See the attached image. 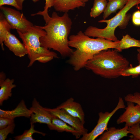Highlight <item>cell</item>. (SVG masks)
<instances>
[{
    "label": "cell",
    "instance_id": "obj_26",
    "mask_svg": "<svg viewBox=\"0 0 140 140\" xmlns=\"http://www.w3.org/2000/svg\"><path fill=\"white\" fill-rule=\"evenodd\" d=\"M15 126L14 123L3 129H0V140H5L9 134L13 133Z\"/></svg>",
    "mask_w": 140,
    "mask_h": 140
},
{
    "label": "cell",
    "instance_id": "obj_11",
    "mask_svg": "<svg viewBox=\"0 0 140 140\" xmlns=\"http://www.w3.org/2000/svg\"><path fill=\"white\" fill-rule=\"evenodd\" d=\"M56 108L63 109L71 115L79 118L84 125L85 123V114L81 104L71 97Z\"/></svg>",
    "mask_w": 140,
    "mask_h": 140
},
{
    "label": "cell",
    "instance_id": "obj_4",
    "mask_svg": "<svg viewBox=\"0 0 140 140\" xmlns=\"http://www.w3.org/2000/svg\"><path fill=\"white\" fill-rule=\"evenodd\" d=\"M17 31L27 51L30 60L28 67L36 61L45 63L58 58L56 53L41 46L40 38L46 34V32L39 26L33 25L24 33Z\"/></svg>",
    "mask_w": 140,
    "mask_h": 140
},
{
    "label": "cell",
    "instance_id": "obj_10",
    "mask_svg": "<svg viewBox=\"0 0 140 140\" xmlns=\"http://www.w3.org/2000/svg\"><path fill=\"white\" fill-rule=\"evenodd\" d=\"M29 109L32 112L30 117V123H38L47 125L51 123L53 115L42 107L36 98L33 99Z\"/></svg>",
    "mask_w": 140,
    "mask_h": 140
},
{
    "label": "cell",
    "instance_id": "obj_33",
    "mask_svg": "<svg viewBox=\"0 0 140 140\" xmlns=\"http://www.w3.org/2000/svg\"><path fill=\"white\" fill-rule=\"evenodd\" d=\"M137 59L139 64L140 65V52H138L137 54Z\"/></svg>",
    "mask_w": 140,
    "mask_h": 140
},
{
    "label": "cell",
    "instance_id": "obj_29",
    "mask_svg": "<svg viewBox=\"0 0 140 140\" xmlns=\"http://www.w3.org/2000/svg\"><path fill=\"white\" fill-rule=\"evenodd\" d=\"M5 5L12 6L17 9L20 10L16 0H0V7Z\"/></svg>",
    "mask_w": 140,
    "mask_h": 140
},
{
    "label": "cell",
    "instance_id": "obj_28",
    "mask_svg": "<svg viewBox=\"0 0 140 140\" xmlns=\"http://www.w3.org/2000/svg\"><path fill=\"white\" fill-rule=\"evenodd\" d=\"M14 119L4 117H0V129H3L14 123Z\"/></svg>",
    "mask_w": 140,
    "mask_h": 140
},
{
    "label": "cell",
    "instance_id": "obj_21",
    "mask_svg": "<svg viewBox=\"0 0 140 140\" xmlns=\"http://www.w3.org/2000/svg\"><path fill=\"white\" fill-rule=\"evenodd\" d=\"M107 0H94L93 6L90 13L91 17L96 18L104 12L106 7Z\"/></svg>",
    "mask_w": 140,
    "mask_h": 140
},
{
    "label": "cell",
    "instance_id": "obj_35",
    "mask_svg": "<svg viewBox=\"0 0 140 140\" xmlns=\"http://www.w3.org/2000/svg\"><path fill=\"white\" fill-rule=\"evenodd\" d=\"M137 51L138 52H140V48L137 49Z\"/></svg>",
    "mask_w": 140,
    "mask_h": 140
},
{
    "label": "cell",
    "instance_id": "obj_15",
    "mask_svg": "<svg viewBox=\"0 0 140 140\" xmlns=\"http://www.w3.org/2000/svg\"><path fill=\"white\" fill-rule=\"evenodd\" d=\"M53 7L57 11L68 12L69 11L84 7L85 3L81 0H54Z\"/></svg>",
    "mask_w": 140,
    "mask_h": 140
},
{
    "label": "cell",
    "instance_id": "obj_12",
    "mask_svg": "<svg viewBox=\"0 0 140 140\" xmlns=\"http://www.w3.org/2000/svg\"><path fill=\"white\" fill-rule=\"evenodd\" d=\"M4 43L16 56L22 57L27 54V51L24 44L13 34L9 32Z\"/></svg>",
    "mask_w": 140,
    "mask_h": 140
},
{
    "label": "cell",
    "instance_id": "obj_2",
    "mask_svg": "<svg viewBox=\"0 0 140 140\" xmlns=\"http://www.w3.org/2000/svg\"><path fill=\"white\" fill-rule=\"evenodd\" d=\"M72 24L68 12L60 16L53 12L45 26H39L46 32L40 38L41 46L58 52L63 57H69L73 51L69 45L68 37Z\"/></svg>",
    "mask_w": 140,
    "mask_h": 140
},
{
    "label": "cell",
    "instance_id": "obj_27",
    "mask_svg": "<svg viewBox=\"0 0 140 140\" xmlns=\"http://www.w3.org/2000/svg\"><path fill=\"white\" fill-rule=\"evenodd\" d=\"M124 99L127 102H131L140 105V93L139 92H136L133 94H129L125 97Z\"/></svg>",
    "mask_w": 140,
    "mask_h": 140
},
{
    "label": "cell",
    "instance_id": "obj_32",
    "mask_svg": "<svg viewBox=\"0 0 140 140\" xmlns=\"http://www.w3.org/2000/svg\"><path fill=\"white\" fill-rule=\"evenodd\" d=\"M6 79L5 74L3 72H1L0 74V82L4 81Z\"/></svg>",
    "mask_w": 140,
    "mask_h": 140
},
{
    "label": "cell",
    "instance_id": "obj_20",
    "mask_svg": "<svg viewBox=\"0 0 140 140\" xmlns=\"http://www.w3.org/2000/svg\"><path fill=\"white\" fill-rule=\"evenodd\" d=\"M133 47L140 48V40L132 38L128 34L123 36L120 41L119 52Z\"/></svg>",
    "mask_w": 140,
    "mask_h": 140
},
{
    "label": "cell",
    "instance_id": "obj_30",
    "mask_svg": "<svg viewBox=\"0 0 140 140\" xmlns=\"http://www.w3.org/2000/svg\"><path fill=\"white\" fill-rule=\"evenodd\" d=\"M132 21L134 24L140 26V11L138 10L134 12L132 16Z\"/></svg>",
    "mask_w": 140,
    "mask_h": 140
},
{
    "label": "cell",
    "instance_id": "obj_18",
    "mask_svg": "<svg viewBox=\"0 0 140 140\" xmlns=\"http://www.w3.org/2000/svg\"><path fill=\"white\" fill-rule=\"evenodd\" d=\"M128 0H112L108 2L103 12V18L105 19L111 14L118 9L121 10L125 5Z\"/></svg>",
    "mask_w": 140,
    "mask_h": 140
},
{
    "label": "cell",
    "instance_id": "obj_8",
    "mask_svg": "<svg viewBox=\"0 0 140 140\" xmlns=\"http://www.w3.org/2000/svg\"><path fill=\"white\" fill-rule=\"evenodd\" d=\"M134 103L127 102L125 111L117 120L118 124L125 123V126L129 127L140 123V105L137 104L135 105Z\"/></svg>",
    "mask_w": 140,
    "mask_h": 140
},
{
    "label": "cell",
    "instance_id": "obj_25",
    "mask_svg": "<svg viewBox=\"0 0 140 140\" xmlns=\"http://www.w3.org/2000/svg\"><path fill=\"white\" fill-rule=\"evenodd\" d=\"M140 123H137L128 128L130 134L131 135L130 136L129 140H140Z\"/></svg>",
    "mask_w": 140,
    "mask_h": 140
},
{
    "label": "cell",
    "instance_id": "obj_19",
    "mask_svg": "<svg viewBox=\"0 0 140 140\" xmlns=\"http://www.w3.org/2000/svg\"><path fill=\"white\" fill-rule=\"evenodd\" d=\"M11 29V26L5 18L2 12L0 14V44L4 51V42L8 33Z\"/></svg>",
    "mask_w": 140,
    "mask_h": 140
},
{
    "label": "cell",
    "instance_id": "obj_14",
    "mask_svg": "<svg viewBox=\"0 0 140 140\" xmlns=\"http://www.w3.org/2000/svg\"><path fill=\"white\" fill-rule=\"evenodd\" d=\"M31 111L28 109L24 101L22 100L16 107L11 110L0 109V117H8L14 119L19 117L29 118L32 113Z\"/></svg>",
    "mask_w": 140,
    "mask_h": 140
},
{
    "label": "cell",
    "instance_id": "obj_9",
    "mask_svg": "<svg viewBox=\"0 0 140 140\" xmlns=\"http://www.w3.org/2000/svg\"><path fill=\"white\" fill-rule=\"evenodd\" d=\"M44 108L52 115L57 117L79 131L82 136L88 133L87 130L85 128L79 118L71 115L64 110L57 108Z\"/></svg>",
    "mask_w": 140,
    "mask_h": 140
},
{
    "label": "cell",
    "instance_id": "obj_17",
    "mask_svg": "<svg viewBox=\"0 0 140 140\" xmlns=\"http://www.w3.org/2000/svg\"><path fill=\"white\" fill-rule=\"evenodd\" d=\"M13 79H6L4 81L0 82V105L2 106L3 102L7 100L12 95V91L13 88L16 87L13 84Z\"/></svg>",
    "mask_w": 140,
    "mask_h": 140
},
{
    "label": "cell",
    "instance_id": "obj_22",
    "mask_svg": "<svg viewBox=\"0 0 140 140\" xmlns=\"http://www.w3.org/2000/svg\"><path fill=\"white\" fill-rule=\"evenodd\" d=\"M30 127L29 129L25 130L22 135L15 137L14 140H34L32 135L35 133L41 134L43 136L45 135L44 133L35 130L34 124L30 123Z\"/></svg>",
    "mask_w": 140,
    "mask_h": 140
},
{
    "label": "cell",
    "instance_id": "obj_16",
    "mask_svg": "<svg viewBox=\"0 0 140 140\" xmlns=\"http://www.w3.org/2000/svg\"><path fill=\"white\" fill-rule=\"evenodd\" d=\"M128 127L125 126L120 129L114 127L108 128V129L101 135L97 140H119L125 137L128 136L130 134Z\"/></svg>",
    "mask_w": 140,
    "mask_h": 140
},
{
    "label": "cell",
    "instance_id": "obj_34",
    "mask_svg": "<svg viewBox=\"0 0 140 140\" xmlns=\"http://www.w3.org/2000/svg\"><path fill=\"white\" fill-rule=\"evenodd\" d=\"M83 2L85 3L86 2L88 1L89 0H81ZM109 1H110L112 0H108Z\"/></svg>",
    "mask_w": 140,
    "mask_h": 140
},
{
    "label": "cell",
    "instance_id": "obj_3",
    "mask_svg": "<svg viewBox=\"0 0 140 140\" xmlns=\"http://www.w3.org/2000/svg\"><path fill=\"white\" fill-rule=\"evenodd\" d=\"M118 52L116 49L103 50L89 60L85 68L106 78H117L129 64L127 59Z\"/></svg>",
    "mask_w": 140,
    "mask_h": 140
},
{
    "label": "cell",
    "instance_id": "obj_1",
    "mask_svg": "<svg viewBox=\"0 0 140 140\" xmlns=\"http://www.w3.org/2000/svg\"><path fill=\"white\" fill-rule=\"evenodd\" d=\"M120 40L114 41L103 38H91L80 31L69 37V45L74 48L69 56V63L76 71L85 67L88 61L96 54L104 50L112 48L119 51Z\"/></svg>",
    "mask_w": 140,
    "mask_h": 140
},
{
    "label": "cell",
    "instance_id": "obj_7",
    "mask_svg": "<svg viewBox=\"0 0 140 140\" xmlns=\"http://www.w3.org/2000/svg\"><path fill=\"white\" fill-rule=\"evenodd\" d=\"M2 13L11 26L22 33H25L34 25L27 19L22 13L12 8L2 6Z\"/></svg>",
    "mask_w": 140,
    "mask_h": 140
},
{
    "label": "cell",
    "instance_id": "obj_24",
    "mask_svg": "<svg viewBox=\"0 0 140 140\" xmlns=\"http://www.w3.org/2000/svg\"><path fill=\"white\" fill-rule=\"evenodd\" d=\"M45 3L44 7V10L42 11H39L37 13L31 15V16L36 15H40L43 16V18L46 23L50 18L51 17L49 16L48 13V10L49 8L53 6L54 0H45Z\"/></svg>",
    "mask_w": 140,
    "mask_h": 140
},
{
    "label": "cell",
    "instance_id": "obj_6",
    "mask_svg": "<svg viewBox=\"0 0 140 140\" xmlns=\"http://www.w3.org/2000/svg\"><path fill=\"white\" fill-rule=\"evenodd\" d=\"M125 106L123 99L120 97L118 103L115 108L110 112H100L99 113L97 123L94 129L90 132L82 135L80 140H94L102 135L108 129V122L111 117L118 110L125 108Z\"/></svg>",
    "mask_w": 140,
    "mask_h": 140
},
{
    "label": "cell",
    "instance_id": "obj_31",
    "mask_svg": "<svg viewBox=\"0 0 140 140\" xmlns=\"http://www.w3.org/2000/svg\"><path fill=\"white\" fill-rule=\"evenodd\" d=\"M25 0H16L17 3L20 8V10H22L23 8V4ZM34 2H36L39 0H32Z\"/></svg>",
    "mask_w": 140,
    "mask_h": 140
},
{
    "label": "cell",
    "instance_id": "obj_23",
    "mask_svg": "<svg viewBox=\"0 0 140 140\" xmlns=\"http://www.w3.org/2000/svg\"><path fill=\"white\" fill-rule=\"evenodd\" d=\"M140 75V65L133 67L131 64L125 69L122 73L121 76H131L132 78H136Z\"/></svg>",
    "mask_w": 140,
    "mask_h": 140
},
{
    "label": "cell",
    "instance_id": "obj_13",
    "mask_svg": "<svg viewBox=\"0 0 140 140\" xmlns=\"http://www.w3.org/2000/svg\"><path fill=\"white\" fill-rule=\"evenodd\" d=\"M51 123L47 125L51 130H55L59 132H66L71 133L76 139L82 135L79 131L57 117L53 115Z\"/></svg>",
    "mask_w": 140,
    "mask_h": 140
},
{
    "label": "cell",
    "instance_id": "obj_5",
    "mask_svg": "<svg viewBox=\"0 0 140 140\" xmlns=\"http://www.w3.org/2000/svg\"><path fill=\"white\" fill-rule=\"evenodd\" d=\"M140 4V0H128L124 7L114 17L98 21L99 23H106V27L101 29L90 26L86 30L84 34L89 37L102 38L114 41H118L115 34V29L118 26L121 28L122 25V29L124 28L131 17V15L127 14V13L133 6Z\"/></svg>",
    "mask_w": 140,
    "mask_h": 140
}]
</instances>
